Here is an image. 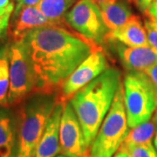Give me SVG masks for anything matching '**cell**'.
<instances>
[{"label": "cell", "instance_id": "cell-1", "mask_svg": "<svg viewBox=\"0 0 157 157\" xmlns=\"http://www.w3.org/2000/svg\"><path fill=\"white\" fill-rule=\"evenodd\" d=\"M36 76L33 94H53L90 54L101 46L66 26L31 31L24 39Z\"/></svg>", "mask_w": 157, "mask_h": 157}, {"label": "cell", "instance_id": "cell-2", "mask_svg": "<svg viewBox=\"0 0 157 157\" xmlns=\"http://www.w3.org/2000/svg\"><path fill=\"white\" fill-rule=\"evenodd\" d=\"M121 84L120 71L108 67L70 100L88 147L95 139Z\"/></svg>", "mask_w": 157, "mask_h": 157}, {"label": "cell", "instance_id": "cell-3", "mask_svg": "<svg viewBox=\"0 0 157 157\" xmlns=\"http://www.w3.org/2000/svg\"><path fill=\"white\" fill-rule=\"evenodd\" d=\"M57 102L54 94H36L21 103L17 120V157H35L37 147Z\"/></svg>", "mask_w": 157, "mask_h": 157}, {"label": "cell", "instance_id": "cell-4", "mask_svg": "<svg viewBox=\"0 0 157 157\" xmlns=\"http://www.w3.org/2000/svg\"><path fill=\"white\" fill-rule=\"evenodd\" d=\"M129 133L124 104L123 86L118 87L110 110L91 144L89 157H113Z\"/></svg>", "mask_w": 157, "mask_h": 157}, {"label": "cell", "instance_id": "cell-5", "mask_svg": "<svg viewBox=\"0 0 157 157\" xmlns=\"http://www.w3.org/2000/svg\"><path fill=\"white\" fill-rule=\"evenodd\" d=\"M123 93L129 128L149 121L157 109V94L143 72L126 74Z\"/></svg>", "mask_w": 157, "mask_h": 157}, {"label": "cell", "instance_id": "cell-6", "mask_svg": "<svg viewBox=\"0 0 157 157\" xmlns=\"http://www.w3.org/2000/svg\"><path fill=\"white\" fill-rule=\"evenodd\" d=\"M9 57L10 88L8 102L9 107H15L33 94L36 76L27 45L24 39L11 43Z\"/></svg>", "mask_w": 157, "mask_h": 157}, {"label": "cell", "instance_id": "cell-7", "mask_svg": "<svg viewBox=\"0 0 157 157\" xmlns=\"http://www.w3.org/2000/svg\"><path fill=\"white\" fill-rule=\"evenodd\" d=\"M65 20L73 30L97 45L106 40L109 32L100 7L92 0L77 1L67 12Z\"/></svg>", "mask_w": 157, "mask_h": 157}, {"label": "cell", "instance_id": "cell-8", "mask_svg": "<svg viewBox=\"0 0 157 157\" xmlns=\"http://www.w3.org/2000/svg\"><path fill=\"white\" fill-rule=\"evenodd\" d=\"M107 68V58L101 47L93 52L64 81L60 87L59 100L64 104L67 103L78 91L97 78Z\"/></svg>", "mask_w": 157, "mask_h": 157}, {"label": "cell", "instance_id": "cell-9", "mask_svg": "<svg viewBox=\"0 0 157 157\" xmlns=\"http://www.w3.org/2000/svg\"><path fill=\"white\" fill-rule=\"evenodd\" d=\"M83 130L70 102L64 104L59 127V153L70 157H89Z\"/></svg>", "mask_w": 157, "mask_h": 157}, {"label": "cell", "instance_id": "cell-10", "mask_svg": "<svg viewBox=\"0 0 157 157\" xmlns=\"http://www.w3.org/2000/svg\"><path fill=\"white\" fill-rule=\"evenodd\" d=\"M67 25V23L56 22L49 19L39 11L37 6H28L23 8L17 13H12L7 32L12 42H17L23 40L34 29L50 25L66 26Z\"/></svg>", "mask_w": 157, "mask_h": 157}, {"label": "cell", "instance_id": "cell-11", "mask_svg": "<svg viewBox=\"0 0 157 157\" xmlns=\"http://www.w3.org/2000/svg\"><path fill=\"white\" fill-rule=\"evenodd\" d=\"M116 52L128 72H142L157 63V51L150 45L131 47L116 42Z\"/></svg>", "mask_w": 157, "mask_h": 157}, {"label": "cell", "instance_id": "cell-12", "mask_svg": "<svg viewBox=\"0 0 157 157\" xmlns=\"http://www.w3.org/2000/svg\"><path fill=\"white\" fill-rule=\"evenodd\" d=\"M64 103L58 101L39 141L35 157H55L59 153V127Z\"/></svg>", "mask_w": 157, "mask_h": 157}, {"label": "cell", "instance_id": "cell-13", "mask_svg": "<svg viewBox=\"0 0 157 157\" xmlns=\"http://www.w3.org/2000/svg\"><path fill=\"white\" fill-rule=\"evenodd\" d=\"M106 40L119 42L131 47L149 45L144 25H142L140 18L136 15H132L121 27L109 31Z\"/></svg>", "mask_w": 157, "mask_h": 157}, {"label": "cell", "instance_id": "cell-14", "mask_svg": "<svg viewBox=\"0 0 157 157\" xmlns=\"http://www.w3.org/2000/svg\"><path fill=\"white\" fill-rule=\"evenodd\" d=\"M17 123L6 107H0V157H17Z\"/></svg>", "mask_w": 157, "mask_h": 157}, {"label": "cell", "instance_id": "cell-15", "mask_svg": "<svg viewBox=\"0 0 157 157\" xmlns=\"http://www.w3.org/2000/svg\"><path fill=\"white\" fill-rule=\"evenodd\" d=\"M99 7L104 23L109 31L121 27L133 15L127 0H108Z\"/></svg>", "mask_w": 157, "mask_h": 157}, {"label": "cell", "instance_id": "cell-16", "mask_svg": "<svg viewBox=\"0 0 157 157\" xmlns=\"http://www.w3.org/2000/svg\"><path fill=\"white\" fill-rule=\"evenodd\" d=\"M155 134V125L152 120L138 125L129 131L128 135L121 144L126 148L137 145H151Z\"/></svg>", "mask_w": 157, "mask_h": 157}, {"label": "cell", "instance_id": "cell-17", "mask_svg": "<svg viewBox=\"0 0 157 157\" xmlns=\"http://www.w3.org/2000/svg\"><path fill=\"white\" fill-rule=\"evenodd\" d=\"M76 2L77 0H40L36 6L51 20L66 23L65 16Z\"/></svg>", "mask_w": 157, "mask_h": 157}, {"label": "cell", "instance_id": "cell-18", "mask_svg": "<svg viewBox=\"0 0 157 157\" xmlns=\"http://www.w3.org/2000/svg\"><path fill=\"white\" fill-rule=\"evenodd\" d=\"M10 45L0 48V107H9L8 95L10 88Z\"/></svg>", "mask_w": 157, "mask_h": 157}, {"label": "cell", "instance_id": "cell-19", "mask_svg": "<svg viewBox=\"0 0 157 157\" xmlns=\"http://www.w3.org/2000/svg\"><path fill=\"white\" fill-rule=\"evenodd\" d=\"M130 157H157V150L154 144L137 145L127 148Z\"/></svg>", "mask_w": 157, "mask_h": 157}, {"label": "cell", "instance_id": "cell-20", "mask_svg": "<svg viewBox=\"0 0 157 157\" xmlns=\"http://www.w3.org/2000/svg\"><path fill=\"white\" fill-rule=\"evenodd\" d=\"M144 27L146 30L148 44L157 51V21L147 17L144 20Z\"/></svg>", "mask_w": 157, "mask_h": 157}, {"label": "cell", "instance_id": "cell-21", "mask_svg": "<svg viewBox=\"0 0 157 157\" xmlns=\"http://www.w3.org/2000/svg\"><path fill=\"white\" fill-rule=\"evenodd\" d=\"M14 7L15 6L12 5L7 8H0V38L8 31Z\"/></svg>", "mask_w": 157, "mask_h": 157}, {"label": "cell", "instance_id": "cell-22", "mask_svg": "<svg viewBox=\"0 0 157 157\" xmlns=\"http://www.w3.org/2000/svg\"><path fill=\"white\" fill-rule=\"evenodd\" d=\"M142 72L146 75L147 78H148L149 82L151 83L154 89L155 90L157 94V63L153 65L150 67L147 68L146 70Z\"/></svg>", "mask_w": 157, "mask_h": 157}, {"label": "cell", "instance_id": "cell-23", "mask_svg": "<svg viewBox=\"0 0 157 157\" xmlns=\"http://www.w3.org/2000/svg\"><path fill=\"white\" fill-rule=\"evenodd\" d=\"M40 0H17L16 6L14 7V11L12 13H17L21 11L23 8L28 6H36Z\"/></svg>", "mask_w": 157, "mask_h": 157}, {"label": "cell", "instance_id": "cell-24", "mask_svg": "<svg viewBox=\"0 0 157 157\" xmlns=\"http://www.w3.org/2000/svg\"><path fill=\"white\" fill-rule=\"evenodd\" d=\"M155 0H135V5L141 12L145 13Z\"/></svg>", "mask_w": 157, "mask_h": 157}, {"label": "cell", "instance_id": "cell-25", "mask_svg": "<svg viewBox=\"0 0 157 157\" xmlns=\"http://www.w3.org/2000/svg\"><path fill=\"white\" fill-rule=\"evenodd\" d=\"M147 17H151L152 19L157 21V0H155L152 5L149 6L147 11L145 12Z\"/></svg>", "mask_w": 157, "mask_h": 157}, {"label": "cell", "instance_id": "cell-26", "mask_svg": "<svg viewBox=\"0 0 157 157\" xmlns=\"http://www.w3.org/2000/svg\"><path fill=\"white\" fill-rule=\"evenodd\" d=\"M113 157H130L129 156L128 150L124 146L120 147V148L118 149V151L115 153V155Z\"/></svg>", "mask_w": 157, "mask_h": 157}, {"label": "cell", "instance_id": "cell-27", "mask_svg": "<svg viewBox=\"0 0 157 157\" xmlns=\"http://www.w3.org/2000/svg\"><path fill=\"white\" fill-rule=\"evenodd\" d=\"M153 121H154L155 125V137H154V145H155V147L157 150V111L153 117Z\"/></svg>", "mask_w": 157, "mask_h": 157}, {"label": "cell", "instance_id": "cell-28", "mask_svg": "<svg viewBox=\"0 0 157 157\" xmlns=\"http://www.w3.org/2000/svg\"><path fill=\"white\" fill-rule=\"evenodd\" d=\"M12 5H14V3L11 0H0V8H7Z\"/></svg>", "mask_w": 157, "mask_h": 157}, {"label": "cell", "instance_id": "cell-29", "mask_svg": "<svg viewBox=\"0 0 157 157\" xmlns=\"http://www.w3.org/2000/svg\"><path fill=\"white\" fill-rule=\"evenodd\" d=\"M92 1H94L96 5H98V6H100L101 5H102V4H104V3L107 2L108 0H92Z\"/></svg>", "mask_w": 157, "mask_h": 157}, {"label": "cell", "instance_id": "cell-30", "mask_svg": "<svg viewBox=\"0 0 157 157\" xmlns=\"http://www.w3.org/2000/svg\"><path fill=\"white\" fill-rule=\"evenodd\" d=\"M55 157H70L67 156V155H56Z\"/></svg>", "mask_w": 157, "mask_h": 157}, {"label": "cell", "instance_id": "cell-31", "mask_svg": "<svg viewBox=\"0 0 157 157\" xmlns=\"http://www.w3.org/2000/svg\"><path fill=\"white\" fill-rule=\"evenodd\" d=\"M128 2H135V0H127Z\"/></svg>", "mask_w": 157, "mask_h": 157}]
</instances>
